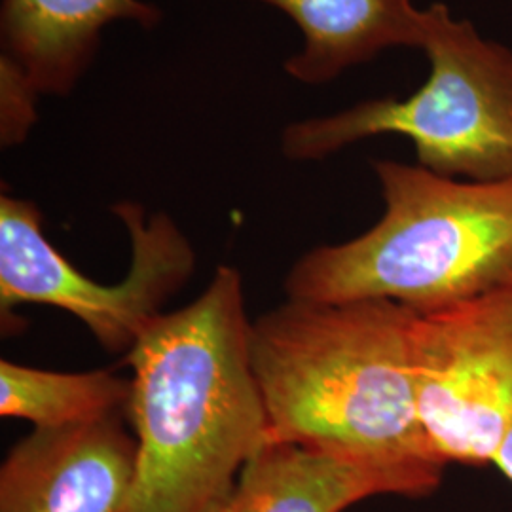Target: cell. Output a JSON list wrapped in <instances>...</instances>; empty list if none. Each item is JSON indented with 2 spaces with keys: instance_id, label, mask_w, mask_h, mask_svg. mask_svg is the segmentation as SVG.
I'll list each match as a JSON object with an SVG mask.
<instances>
[{
  "instance_id": "obj_9",
  "label": "cell",
  "mask_w": 512,
  "mask_h": 512,
  "mask_svg": "<svg viewBox=\"0 0 512 512\" xmlns=\"http://www.w3.org/2000/svg\"><path fill=\"white\" fill-rule=\"evenodd\" d=\"M162 16L143 0H2V57L40 97H65L88 73L110 23L133 21L154 29Z\"/></svg>"
},
{
  "instance_id": "obj_13",
  "label": "cell",
  "mask_w": 512,
  "mask_h": 512,
  "mask_svg": "<svg viewBox=\"0 0 512 512\" xmlns=\"http://www.w3.org/2000/svg\"><path fill=\"white\" fill-rule=\"evenodd\" d=\"M492 463L499 469V473L512 484V425L511 429L507 431V435L501 440Z\"/></svg>"
},
{
  "instance_id": "obj_4",
  "label": "cell",
  "mask_w": 512,
  "mask_h": 512,
  "mask_svg": "<svg viewBox=\"0 0 512 512\" xmlns=\"http://www.w3.org/2000/svg\"><path fill=\"white\" fill-rule=\"evenodd\" d=\"M421 50L429 76L404 99L361 101L330 116L291 122L281 152L317 162L380 135L412 141L418 165L475 183L512 179V50L435 2L425 8Z\"/></svg>"
},
{
  "instance_id": "obj_5",
  "label": "cell",
  "mask_w": 512,
  "mask_h": 512,
  "mask_svg": "<svg viewBox=\"0 0 512 512\" xmlns=\"http://www.w3.org/2000/svg\"><path fill=\"white\" fill-rule=\"evenodd\" d=\"M112 213L128 232L131 260L120 283L103 285L78 272L44 236L37 203L0 196V319L2 332L19 325L23 304L71 313L109 353L128 355L196 270L190 239L167 213L147 215L139 203Z\"/></svg>"
},
{
  "instance_id": "obj_1",
  "label": "cell",
  "mask_w": 512,
  "mask_h": 512,
  "mask_svg": "<svg viewBox=\"0 0 512 512\" xmlns=\"http://www.w3.org/2000/svg\"><path fill=\"white\" fill-rule=\"evenodd\" d=\"M243 279L219 266L203 293L169 311L126 355L135 471L120 512H219L266 444L249 366Z\"/></svg>"
},
{
  "instance_id": "obj_3",
  "label": "cell",
  "mask_w": 512,
  "mask_h": 512,
  "mask_svg": "<svg viewBox=\"0 0 512 512\" xmlns=\"http://www.w3.org/2000/svg\"><path fill=\"white\" fill-rule=\"evenodd\" d=\"M372 169L382 219L300 256L283 283L287 298L389 300L431 313L512 287V179L458 181L393 160Z\"/></svg>"
},
{
  "instance_id": "obj_10",
  "label": "cell",
  "mask_w": 512,
  "mask_h": 512,
  "mask_svg": "<svg viewBox=\"0 0 512 512\" xmlns=\"http://www.w3.org/2000/svg\"><path fill=\"white\" fill-rule=\"evenodd\" d=\"M274 6L302 31L304 46L283 69L300 84L321 86L391 48H418L425 8L414 0H256Z\"/></svg>"
},
{
  "instance_id": "obj_11",
  "label": "cell",
  "mask_w": 512,
  "mask_h": 512,
  "mask_svg": "<svg viewBox=\"0 0 512 512\" xmlns=\"http://www.w3.org/2000/svg\"><path fill=\"white\" fill-rule=\"evenodd\" d=\"M131 378L112 370L54 372L0 361V416L61 429L128 416Z\"/></svg>"
},
{
  "instance_id": "obj_6",
  "label": "cell",
  "mask_w": 512,
  "mask_h": 512,
  "mask_svg": "<svg viewBox=\"0 0 512 512\" xmlns=\"http://www.w3.org/2000/svg\"><path fill=\"white\" fill-rule=\"evenodd\" d=\"M421 427L446 465H488L512 425V287L418 313Z\"/></svg>"
},
{
  "instance_id": "obj_12",
  "label": "cell",
  "mask_w": 512,
  "mask_h": 512,
  "mask_svg": "<svg viewBox=\"0 0 512 512\" xmlns=\"http://www.w3.org/2000/svg\"><path fill=\"white\" fill-rule=\"evenodd\" d=\"M38 95L18 67L0 57V141L2 147L23 143L38 120Z\"/></svg>"
},
{
  "instance_id": "obj_7",
  "label": "cell",
  "mask_w": 512,
  "mask_h": 512,
  "mask_svg": "<svg viewBox=\"0 0 512 512\" xmlns=\"http://www.w3.org/2000/svg\"><path fill=\"white\" fill-rule=\"evenodd\" d=\"M128 416L33 429L0 465V512H120L137 439Z\"/></svg>"
},
{
  "instance_id": "obj_8",
  "label": "cell",
  "mask_w": 512,
  "mask_h": 512,
  "mask_svg": "<svg viewBox=\"0 0 512 512\" xmlns=\"http://www.w3.org/2000/svg\"><path fill=\"white\" fill-rule=\"evenodd\" d=\"M442 473L372 465L298 444H264L219 512H344L376 495H431Z\"/></svg>"
},
{
  "instance_id": "obj_2",
  "label": "cell",
  "mask_w": 512,
  "mask_h": 512,
  "mask_svg": "<svg viewBox=\"0 0 512 512\" xmlns=\"http://www.w3.org/2000/svg\"><path fill=\"white\" fill-rule=\"evenodd\" d=\"M418 313L389 300L285 304L249 325L266 444H298L382 467L444 469L421 427Z\"/></svg>"
}]
</instances>
